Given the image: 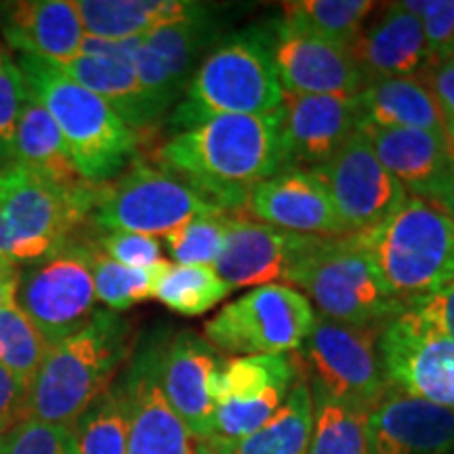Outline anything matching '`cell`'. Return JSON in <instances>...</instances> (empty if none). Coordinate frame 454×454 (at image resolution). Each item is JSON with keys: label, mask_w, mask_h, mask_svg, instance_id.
Wrapping results in <instances>:
<instances>
[{"label": "cell", "mask_w": 454, "mask_h": 454, "mask_svg": "<svg viewBox=\"0 0 454 454\" xmlns=\"http://www.w3.org/2000/svg\"><path fill=\"white\" fill-rule=\"evenodd\" d=\"M158 162L225 213L240 211L254 185L284 170L282 107L208 118L175 133Z\"/></svg>", "instance_id": "6da1fadb"}, {"label": "cell", "mask_w": 454, "mask_h": 454, "mask_svg": "<svg viewBox=\"0 0 454 454\" xmlns=\"http://www.w3.org/2000/svg\"><path fill=\"white\" fill-rule=\"evenodd\" d=\"M17 67L27 93L55 121L82 181L104 185L127 170L137 154L139 135L104 99L51 61L21 55Z\"/></svg>", "instance_id": "7a4b0ae2"}, {"label": "cell", "mask_w": 454, "mask_h": 454, "mask_svg": "<svg viewBox=\"0 0 454 454\" xmlns=\"http://www.w3.org/2000/svg\"><path fill=\"white\" fill-rule=\"evenodd\" d=\"M129 354V322L116 311H95L81 331L49 349L27 391V419L72 429Z\"/></svg>", "instance_id": "3957f363"}, {"label": "cell", "mask_w": 454, "mask_h": 454, "mask_svg": "<svg viewBox=\"0 0 454 454\" xmlns=\"http://www.w3.org/2000/svg\"><path fill=\"white\" fill-rule=\"evenodd\" d=\"M282 104L284 90L271 53V32L251 27L231 34L204 55L168 124L181 133L208 118L270 114Z\"/></svg>", "instance_id": "277c9868"}, {"label": "cell", "mask_w": 454, "mask_h": 454, "mask_svg": "<svg viewBox=\"0 0 454 454\" xmlns=\"http://www.w3.org/2000/svg\"><path fill=\"white\" fill-rule=\"evenodd\" d=\"M98 185L57 184L21 164L0 168V257L36 263L72 242L93 213Z\"/></svg>", "instance_id": "5b68a950"}, {"label": "cell", "mask_w": 454, "mask_h": 454, "mask_svg": "<svg viewBox=\"0 0 454 454\" xmlns=\"http://www.w3.org/2000/svg\"><path fill=\"white\" fill-rule=\"evenodd\" d=\"M349 236L406 308L454 276V223L423 198L408 196L381 225Z\"/></svg>", "instance_id": "8992f818"}, {"label": "cell", "mask_w": 454, "mask_h": 454, "mask_svg": "<svg viewBox=\"0 0 454 454\" xmlns=\"http://www.w3.org/2000/svg\"><path fill=\"white\" fill-rule=\"evenodd\" d=\"M286 282L308 294L322 317L340 325L385 326L406 311L349 234L322 236Z\"/></svg>", "instance_id": "52a82bcc"}, {"label": "cell", "mask_w": 454, "mask_h": 454, "mask_svg": "<svg viewBox=\"0 0 454 454\" xmlns=\"http://www.w3.org/2000/svg\"><path fill=\"white\" fill-rule=\"evenodd\" d=\"M227 215L208 202L177 175L145 160L129 164L127 170L110 184L98 185L93 225L106 231L164 236L200 217Z\"/></svg>", "instance_id": "ba28073f"}, {"label": "cell", "mask_w": 454, "mask_h": 454, "mask_svg": "<svg viewBox=\"0 0 454 454\" xmlns=\"http://www.w3.org/2000/svg\"><path fill=\"white\" fill-rule=\"evenodd\" d=\"M385 326L316 320L314 331L294 351L311 394L371 414L389 391L377 349Z\"/></svg>", "instance_id": "9c48e42d"}, {"label": "cell", "mask_w": 454, "mask_h": 454, "mask_svg": "<svg viewBox=\"0 0 454 454\" xmlns=\"http://www.w3.org/2000/svg\"><path fill=\"white\" fill-rule=\"evenodd\" d=\"M309 299L286 284H265L227 303L204 325V339L236 356L291 354L316 326Z\"/></svg>", "instance_id": "30bf717a"}, {"label": "cell", "mask_w": 454, "mask_h": 454, "mask_svg": "<svg viewBox=\"0 0 454 454\" xmlns=\"http://www.w3.org/2000/svg\"><path fill=\"white\" fill-rule=\"evenodd\" d=\"M93 244H66L61 251L20 271L15 303L44 340L53 345L81 331L95 316Z\"/></svg>", "instance_id": "8fae6325"}, {"label": "cell", "mask_w": 454, "mask_h": 454, "mask_svg": "<svg viewBox=\"0 0 454 454\" xmlns=\"http://www.w3.org/2000/svg\"><path fill=\"white\" fill-rule=\"evenodd\" d=\"M326 187L349 234L381 225L408 200L406 187L374 156L360 129L331 160L311 168Z\"/></svg>", "instance_id": "7c38bea8"}, {"label": "cell", "mask_w": 454, "mask_h": 454, "mask_svg": "<svg viewBox=\"0 0 454 454\" xmlns=\"http://www.w3.org/2000/svg\"><path fill=\"white\" fill-rule=\"evenodd\" d=\"M377 349L391 389L454 411V339L404 311L383 328Z\"/></svg>", "instance_id": "4fadbf2b"}, {"label": "cell", "mask_w": 454, "mask_h": 454, "mask_svg": "<svg viewBox=\"0 0 454 454\" xmlns=\"http://www.w3.org/2000/svg\"><path fill=\"white\" fill-rule=\"evenodd\" d=\"M322 236L294 234L251 217L230 213L225 219V240L215 271L231 291L244 286H265L288 280L301 259Z\"/></svg>", "instance_id": "5bb4252c"}, {"label": "cell", "mask_w": 454, "mask_h": 454, "mask_svg": "<svg viewBox=\"0 0 454 454\" xmlns=\"http://www.w3.org/2000/svg\"><path fill=\"white\" fill-rule=\"evenodd\" d=\"M217 38L211 15L158 27L133 38V67L158 116L185 93L198 59Z\"/></svg>", "instance_id": "9a60e30c"}, {"label": "cell", "mask_w": 454, "mask_h": 454, "mask_svg": "<svg viewBox=\"0 0 454 454\" xmlns=\"http://www.w3.org/2000/svg\"><path fill=\"white\" fill-rule=\"evenodd\" d=\"M271 53L284 95H360L366 87L349 49L284 20L271 30Z\"/></svg>", "instance_id": "2e32d148"}, {"label": "cell", "mask_w": 454, "mask_h": 454, "mask_svg": "<svg viewBox=\"0 0 454 454\" xmlns=\"http://www.w3.org/2000/svg\"><path fill=\"white\" fill-rule=\"evenodd\" d=\"M360 129L357 95H284V168H317Z\"/></svg>", "instance_id": "e0dca14e"}, {"label": "cell", "mask_w": 454, "mask_h": 454, "mask_svg": "<svg viewBox=\"0 0 454 454\" xmlns=\"http://www.w3.org/2000/svg\"><path fill=\"white\" fill-rule=\"evenodd\" d=\"M160 348H147L135 357L122 383L129 400L127 454H207L200 440L170 408L158 381Z\"/></svg>", "instance_id": "ac0fdd59"}, {"label": "cell", "mask_w": 454, "mask_h": 454, "mask_svg": "<svg viewBox=\"0 0 454 454\" xmlns=\"http://www.w3.org/2000/svg\"><path fill=\"white\" fill-rule=\"evenodd\" d=\"M251 219L294 234L339 238L348 236V225L334 211L325 184L314 170L284 168L274 177L254 185L244 202Z\"/></svg>", "instance_id": "d6986e66"}, {"label": "cell", "mask_w": 454, "mask_h": 454, "mask_svg": "<svg viewBox=\"0 0 454 454\" xmlns=\"http://www.w3.org/2000/svg\"><path fill=\"white\" fill-rule=\"evenodd\" d=\"M223 357L194 331L175 334L167 349H160L158 381L162 394L181 421L200 440H211L215 421L213 383Z\"/></svg>", "instance_id": "ffe728a7"}, {"label": "cell", "mask_w": 454, "mask_h": 454, "mask_svg": "<svg viewBox=\"0 0 454 454\" xmlns=\"http://www.w3.org/2000/svg\"><path fill=\"white\" fill-rule=\"evenodd\" d=\"M130 55H133V38L101 41V38L84 36L81 55L70 64L55 66L74 82L104 99L137 133L150 129L160 116L141 87Z\"/></svg>", "instance_id": "44dd1931"}, {"label": "cell", "mask_w": 454, "mask_h": 454, "mask_svg": "<svg viewBox=\"0 0 454 454\" xmlns=\"http://www.w3.org/2000/svg\"><path fill=\"white\" fill-rule=\"evenodd\" d=\"M368 454H454V411L391 389L366 417Z\"/></svg>", "instance_id": "7402d4cb"}, {"label": "cell", "mask_w": 454, "mask_h": 454, "mask_svg": "<svg viewBox=\"0 0 454 454\" xmlns=\"http://www.w3.org/2000/svg\"><path fill=\"white\" fill-rule=\"evenodd\" d=\"M349 53L366 84L417 76L431 59L421 20L402 3L387 4L371 26H364Z\"/></svg>", "instance_id": "603a6c76"}, {"label": "cell", "mask_w": 454, "mask_h": 454, "mask_svg": "<svg viewBox=\"0 0 454 454\" xmlns=\"http://www.w3.org/2000/svg\"><path fill=\"white\" fill-rule=\"evenodd\" d=\"M3 32L24 55L57 66L76 59L87 36L72 0H24L4 4Z\"/></svg>", "instance_id": "cb8c5ba5"}, {"label": "cell", "mask_w": 454, "mask_h": 454, "mask_svg": "<svg viewBox=\"0 0 454 454\" xmlns=\"http://www.w3.org/2000/svg\"><path fill=\"white\" fill-rule=\"evenodd\" d=\"M374 156L411 196L425 198L452 175L446 141L417 129L360 127Z\"/></svg>", "instance_id": "d4e9b609"}, {"label": "cell", "mask_w": 454, "mask_h": 454, "mask_svg": "<svg viewBox=\"0 0 454 454\" xmlns=\"http://www.w3.org/2000/svg\"><path fill=\"white\" fill-rule=\"evenodd\" d=\"M84 34L101 41H130L158 27L211 15V7L190 0H76Z\"/></svg>", "instance_id": "484cf974"}, {"label": "cell", "mask_w": 454, "mask_h": 454, "mask_svg": "<svg viewBox=\"0 0 454 454\" xmlns=\"http://www.w3.org/2000/svg\"><path fill=\"white\" fill-rule=\"evenodd\" d=\"M360 127L417 129L444 139L438 106L417 76L387 78L366 84L357 95Z\"/></svg>", "instance_id": "4316f807"}, {"label": "cell", "mask_w": 454, "mask_h": 454, "mask_svg": "<svg viewBox=\"0 0 454 454\" xmlns=\"http://www.w3.org/2000/svg\"><path fill=\"white\" fill-rule=\"evenodd\" d=\"M311 431L314 395L309 383L301 377L284 404L259 431L238 442H211L227 454H308Z\"/></svg>", "instance_id": "83f0119b"}, {"label": "cell", "mask_w": 454, "mask_h": 454, "mask_svg": "<svg viewBox=\"0 0 454 454\" xmlns=\"http://www.w3.org/2000/svg\"><path fill=\"white\" fill-rule=\"evenodd\" d=\"M13 164H21L34 173L64 185L82 181L74 168L70 152H67L55 121L32 95L26 101L15 129Z\"/></svg>", "instance_id": "f1b7e54d"}, {"label": "cell", "mask_w": 454, "mask_h": 454, "mask_svg": "<svg viewBox=\"0 0 454 454\" xmlns=\"http://www.w3.org/2000/svg\"><path fill=\"white\" fill-rule=\"evenodd\" d=\"M301 379L294 354L238 356L225 360L213 383L215 402L253 400L274 389L291 391Z\"/></svg>", "instance_id": "f546056e"}, {"label": "cell", "mask_w": 454, "mask_h": 454, "mask_svg": "<svg viewBox=\"0 0 454 454\" xmlns=\"http://www.w3.org/2000/svg\"><path fill=\"white\" fill-rule=\"evenodd\" d=\"M231 286L213 265H177L162 259L156 265L152 297L181 316H202L219 305Z\"/></svg>", "instance_id": "4dcf8cb0"}, {"label": "cell", "mask_w": 454, "mask_h": 454, "mask_svg": "<svg viewBox=\"0 0 454 454\" xmlns=\"http://www.w3.org/2000/svg\"><path fill=\"white\" fill-rule=\"evenodd\" d=\"M374 7L372 0H297L284 3V21L349 49Z\"/></svg>", "instance_id": "1f68e13d"}, {"label": "cell", "mask_w": 454, "mask_h": 454, "mask_svg": "<svg viewBox=\"0 0 454 454\" xmlns=\"http://www.w3.org/2000/svg\"><path fill=\"white\" fill-rule=\"evenodd\" d=\"M78 454H127L129 400L124 383H114L72 427Z\"/></svg>", "instance_id": "d6a6232c"}, {"label": "cell", "mask_w": 454, "mask_h": 454, "mask_svg": "<svg viewBox=\"0 0 454 454\" xmlns=\"http://www.w3.org/2000/svg\"><path fill=\"white\" fill-rule=\"evenodd\" d=\"M51 345L17 308V303L0 305V362L30 391L38 368L43 366Z\"/></svg>", "instance_id": "836d02e7"}, {"label": "cell", "mask_w": 454, "mask_h": 454, "mask_svg": "<svg viewBox=\"0 0 454 454\" xmlns=\"http://www.w3.org/2000/svg\"><path fill=\"white\" fill-rule=\"evenodd\" d=\"M366 417L325 395H314V431L308 454H368Z\"/></svg>", "instance_id": "e575fe53"}, {"label": "cell", "mask_w": 454, "mask_h": 454, "mask_svg": "<svg viewBox=\"0 0 454 454\" xmlns=\"http://www.w3.org/2000/svg\"><path fill=\"white\" fill-rule=\"evenodd\" d=\"M156 265L147 270L127 268V265L116 263V261L107 257L106 253H101L98 244H93L90 270H93L95 294L114 311L133 308L135 303H141V301L152 297Z\"/></svg>", "instance_id": "d590c367"}, {"label": "cell", "mask_w": 454, "mask_h": 454, "mask_svg": "<svg viewBox=\"0 0 454 454\" xmlns=\"http://www.w3.org/2000/svg\"><path fill=\"white\" fill-rule=\"evenodd\" d=\"M227 215L194 219L164 234V247L170 257L177 265H215L223 248Z\"/></svg>", "instance_id": "8d00e7d4"}, {"label": "cell", "mask_w": 454, "mask_h": 454, "mask_svg": "<svg viewBox=\"0 0 454 454\" xmlns=\"http://www.w3.org/2000/svg\"><path fill=\"white\" fill-rule=\"evenodd\" d=\"M0 454H78L70 427L26 419L4 434Z\"/></svg>", "instance_id": "74e56055"}, {"label": "cell", "mask_w": 454, "mask_h": 454, "mask_svg": "<svg viewBox=\"0 0 454 454\" xmlns=\"http://www.w3.org/2000/svg\"><path fill=\"white\" fill-rule=\"evenodd\" d=\"M30 98L20 67L13 61L3 59L0 67V168L13 164L15 129L21 110Z\"/></svg>", "instance_id": "f35d334b"}, {"label": "cell", "mask_w": 454, "mask_h": 454, "mask_svg": "<svg viewBox=\"0 0 454 454\" xmlns=\"http://www.w3.org/2000/svg\"><path fill=\"white\" fill-rule=\"evenodd\" d=\"M402 4L421 20L431 57L446 55L454 44V0H404Z\"/></svg>", "instance_id": "ab89813d"}, {"label": "cell", "mask_w": 454, "mask_h": 454, "mask_svg": "<svg viewBox=\"0 0 454 454\" xmlns=\"http://www.w3.org/2000/svg\"><path fill=\"white\" fill-rule=\"evenodd\" d=\"M98 247L101 253L127 265V268L147 270L162 261V247L156 238L144 234H129V231H112L99 238Z\"/></svg>", "instance_id": "60d3db41"}, {"label": "cell", "mask_w": 454, "mask_h": 454, "mask_svg": "<svg viewBox=\"0 0 454 454\" xmlns=\"http://www.w3.org/2000/svg\"><path fill=\"white\" fill-rule=\"evenodd\" d=\"M417 78L427 87L429 95L438 106L444 139L454 135V53L431 57Z\"/></svg>", "instance_id": "b9f144b4"}, {"label": "cell", "mask_w": 454, "mask_h": 454, "mask_svg": "<svg viewBox=\"0 0 454 454\" xmlns=\"http://www.w3.org/2000/svg\"><path fill=\"white\" fill-rule=\"evenodd\" d=\"M406 311L429 331L454 339V276L425 297L412 301Z\"/></svg>", "instance_id": "7bdbcfd3"}, {"label": "cell", "mask_w": 454, "mask_h": 454, "mask_svg": "<svg viewBox=\"0 0 454 454\" xmlns=\"http://www.w3.org/2000/svg\"><path fill=\"white\" fill-rule=\"evenodd\" d=\"M27 419V389L0 362V434H9Z\"/></svg>", "instance_id": "ee69618b"}, {"label": "cell", "mask_w": 454, "mask_h": 454, "mask_svg": "<svg viewBox=\"0 0 454 454\" xmlns=\"http://www.w3.org/2000/svg\"><path fill=\"white\" fill-rule=\"evenodd\" d=\"M423 200L434 204L438 211L444 213L446 217L454 223V173L450 175V177H446L444 181H442V184L435 185L434 190H431L429 194L423 198Z\"/></svg>", "instance_id": "f6af8a7d"}, {"label": "cell", "mask_w": 454, "mask_h": 454, "mask_svg": "<svg viewBox=\"0 0 454 454\" xmlns=\"http://www.w3.org/2000/svg\"><path fill=\"white\" fill-rule=\"evenodd\" d=\"M20 268L11 263L9 259L0 257V305L13 303L17 293V282H20Z\"/></svg>", "instance_id": "bcb514c9"}, {"label": "cell", "mask_w": 454, "mask_h": 454, "mask_svg": "<svg viewBox=\"0 0 454 454\" xmlns=\"http://www.w3.org/2000/svg\"><path fill=\"white\" fill-rule=\"evenodd\" d=\"M446 152H448V158H450V167H452V173H454V135L450 137H446Z\"/></svg>", "instance_id": "7dc6e473"}, {"label": "cell", "mask_w": 454, "mask_h": 454, "mask_svg": "<svg viewBox=\"0 0 454 454\" xmlns=\"http://www.w3.org/2000/svg\"><path fill=\"white\" fill-rule=\"evenodd\" d=\"M207 454H227L225 450H221V448L217 444H213L211 440H208V452Z\"/></svg>", "instance_id": "c3c4849f"}, {"label": "cell", "mask_w": 454, "mask_h": 454, "mask_svg": "<svg viewBox=\"0 0 454 454\" xmlns=\"http://www.w3.org/2000/svg\"><path fill=\"white\" fill-rule=\"evenodd\" d=\"M3 438H4V434H0V446H3Z\"/></svg>", "instance_id": "681fc988"}, {"label": "cell", "mask_w": 454, "mask_h": 454, "mask_svg": "<svg viewBox=\"0 0 454 454\" xmlns=\"http://www.w3.org/2000/svg\"><path fill=\"white\" fill-rule=\"evenodd\" d=\"M448 53H454V44L450 47V51H448ZM448 53H446V55H448Z\"/></svg>", "instance_id": "f907efd6"}, {"label": "cell", "mask_w": 454, "mask_h": 454, "mask_svg": "<svg viewBox=\"0 0 454 454\" xmlns=\"http://www.w3.org/2000/svg\"><path fill=\"white\" fill-rule=\"evenodd\" d=\"M0 67H3V55H0Z\"/></svg>", "instance_id": "816d5d0a"}]
</instances>
